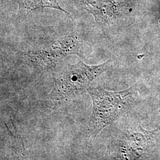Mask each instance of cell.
<instances>
[{
	"label": "cell",
	"mask_w": 160,
	"mask_h": 160,
	"mask_svg": "<svg viewBox=\"0 0 160 160\" xmlns=\"http://www.w3.org/2000/svg\"><path fill=\"white\" fill-rule=\"evenodd\" d=\"M135 86L121 92L107 91L102 88L90 87L92 112L88 123L86 136L92 143L98 133L126 111L132 101Z\"/></svg>",
	"instance_id": "6da1fadb"
},
{
	"label": "cell",
	"mask_w": 160,
	"mask_h": 160,
	"mask_svg": "<svg viewBox=\"0 0 160 160\" xmlns=\"http://www.w3.org/2000/svg\"><path fill=\"white\" fill-rule=\"evenodd\" d=\"M86 12L91 14L97 23L111 22L119 14V6L113 0H78Z\"/></svg>",
	"instance_id": "277c9868"
},
{
	"label": "cell",
	"mask_w": 160,
	"mask_h": 160,
	"mask_svg": "<svg viewBox=\"0 0 160 160\" xmlns=\"http://www.w3.org/2000/svg\"><path fill=\"white\" fill-rule=\"evenodd\" d=\"M111 60L97 65H88L82 61L68 64L53 76L54 86L49 94L55 101L67 100L87 92L92 82L109 69Z\"/></svg>",
	"instance_id": "7a4b0ae2"
},
{
	"label": "cell",
	"mask_w": 160,
	"mask_h": 160,
	"mask_svg": "<svg viewBox=\"0 0 160 160\" xmlns=\"http://www.w3.org/2000/svg\"><path fill=\"white\" fill-rule=\"evenodd\" d=\"M18 4L17 17L20 21L29 16L31 12L42 8H54L69 14L60 6L57 0H18Z\"/></svg>",
	"instance_id": "5b68a950"
},
{
	"label": "cell",
	"mask_w": 160,
	"mask_h": 160,
	"mask_svg": "<svg viewBox=\"0 0 160 160\" xmlns=\"http://www.w3.org/2000/svg\"><path fill=\"white\" fill-rule=\"evenodd\" d=\"M83 42L78 32L65 35L45 48L21 53V57L29 66L39 70L55 67L71 55L82 57Z\"/></svg>",
	"instance_id": "3957f363"
}]
</instances>
